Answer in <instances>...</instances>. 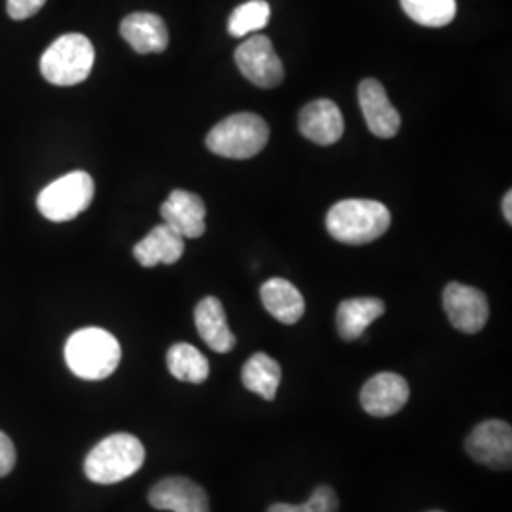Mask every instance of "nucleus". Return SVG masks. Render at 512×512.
Wrapping results in <instances>:
<instances>
[{
  "mask_svg": "<svg viewBox=\"0 0 512 512\" xmlns=\"http://www.w3.org/2000/svg\"><path fill=\"white\" fill-rule=\"evenodd\" d=\"M122 348L107 330L88 327L76 330L67 340L65 361L74 376L82 380H105L118 368Z\"/></svg>",
  "mask_w": 512,
  "mask_h": 512,
  "instance_id": "f257e3e1",
  "label": "nucleus"
},
{
  "mask_svg": "<svg viewBox=\"0 0 512 512\" xmlns=\"http://www.w3.org/2000/svg\"><path fill=\"white\" fill-rule=\"evenodd\" d=\"M391 226V213L374 200H344L334 203L327 215L330 236L346 245H366L382 238Z\"/></svg>",
  "mask_w": 512,
  "mask_h": 512,
  "instance_id": "f03ea898",
  "label": "nucleus"
},
{
  "mask_svg": "<svg viewBox=\"0 0 512 512\" xmlns=\"http://www.w3.org/2000/svg\"><path fill=\"white\" fill-rule=\"evenodd\" d=\"M143 463V442L129 433H116L93 446L84 461V473L95 484H116L135 475Z\"/></svg>",
  "mask_w": 512,
  "mask_h": 512,
  "instance_id": "7ed1b4c3",
  "label": "nucleus"
},
{
  "mask_svg": "<svg viewBox=\"0 0 512 512\" xmlns=\"http://www.w3.org/2000/svg\"><path fill=\"white\" fill-rule=\"evenodd\" d=\"M270 139L268 124L255 112H238L209 131L207 148L230 160H249L262 152Z\"/></svg>",
  "mask_w": 512,
  "mask_h": 512,
  "instance_id": "20e7f679",
  "label": "nucleus"
},
{
  "mask_svg": "<svg viewBox=\"0 0 512 512\" xmlns=\"http://www.w3.org/2000/svg\"><path fill=\"white\" fill-rule=\"evenodd\" d=\"M95 50L90 38L63 35L40 57V73L54 86H76L92 73Z\"/></svg>",
  "mask_w": 512,
  "mask_h": 512,
  "instance_id": "39448f33",
  "label": "nucleus"
},
{
  "mask_svg": "<svg viewBox=\"0 0 512 512\" xmlns=\"http://www.w3.org/2000/svg\"><path fill=\"white\" fill-rule=\"evenodd\" d=\"M95 183L86 171L63 175L38 196V211L52 222H67L84 213L93 202Z\"/></svg>",
  "mask_w": 512,
  "mask_h": 512,
  "instance_id": "423d86ee",
  "label": "nucleus"
},
{
  "mask_svg": "<svg viewBox=\"0 0 512 512\" xmlns=\"http://www.w3.org/2000/svg\"><path fill=\"white\" fill-rule=\"evenodd\" d=\"M234 57L241 74L258 88H277L285 78V69L274 44L264 35H255L241 42Z\"/></svg>",
  "mask_w": 512,
  "mask_h": 512,
  "instance_id": "0eeeda50",
  "label": "nucleus"
},
{
  "mask_svg": "<svg viewBox=\"0 0 512 512\" xmlns=\"http://www.w3.org/2000/svg\"><path fill=\"white\" fill-rule=\"evenodd\" d=\"M465 450L476 463L490 469H511L512 429L501 420L482 421L465 440Z\"/></svg>",
  "mask_w": 512,
  "mask_h": 512,
  "instance_id": "6e6552de",
  "label": "nucleus"
},
{
  "mask_svg": "<svg viewBox=\"0 0 512 512\" xmlns=\"http://www.w3.org/2000/svg\"><path fill=\"white\" fill-rule=\"evenodd\" d=\"M442 306L454 329L476 334L486 327L490 304L482 291L463 283H450L442 294Z\"/></svg>",
  "mask_w": 512,
  "mask_h": 512,
  "instance_id": "1a4fd4ad",
  "label": "nucleus"
},
{
  "mask_svg": "<svg viewBox=\"0 0 512 512\" xmlns=\"http://www.w3.org/2000/svg\"><path fill=\"white\" fill-rule=\"evenodd\" d=\"M148 503L158 511L211 512L209 495L186 476H169L148 492Z\"/></svg>",
  "mask_w": 512,
  "mask_h": 512,
  "instance_id": "9d476101",
  "label": "nucleus"
},
{
  "mask_svg": "<svg viewBox=\"0 0 512 512\" xmlns=\"http://www.w3.org/2000/svg\"><path fill=\"white\" fill-rule=\"evenodd\" d=\"M410 399V385L403 376L380 372L361 389V406L374 418H389L401 412Z\"/></svg>",
  "mask_w": 512,
  "mask_h": 512,
  "instance_id": "9b49d317",
  "label": "nucleus"
},
{
  "mask_svg": "<svg viewBox=\"0 0 512 512\" xmlns=\"http://www.w3.org/2000/svg\"><path fill=\"white\" fill-rule=\"evenodd\" d=\"M359 105L365 116L366 126L382 139H391L401 129V114L387 97L384 84L374 78H366L359 86Z\"/></svg>",
  "mask_w": 512,
  "mask_h": 512,
  "instance_id": "f8f14e48",
  "label": "nucleus"
},
{
  "mask_svg": "<svg viewBox=\"0 0 512 512\" xmlns=\"http://www.w3.org/2000/svg\"><path fill=\"white\" fill-rule=\"evenodd\" d=\"M160 213L164 224L184 239L202 238L205 234V203L198 194L173 190Z\"/></svg>",
  "mask_w": 512,
  "mask_h": 512,
  "instance_id": "ddd939ff",
  "label": "nucleus"
},
{
  "mask_svg": "<svg viewBox=\"0 0 512 512\" xmlns=\"http://www.w3.org/2000/svg\"><path fill=\"white\" fill-rule=\"evenodd\" d=\"M298 126L306 139L323 147L338 143L344 135L342 112L330 99H317L308 103L300 110Z\"/></svg>",
  "mask_w": 512,
  "mask_h": 512,
  "instance_id": "4468645a",
  "label": "nucleus"
},
{
  "mask_svg": "<svg viewBox=\"0 0 512 512\" xmlns=\"http://www.w3.org/2000/svg\"><path fill=\"white\" fill-rule=\"evenodd\" d=\"M120 35L137 54H162L169 44L164 19L150 12H135L120 23Z\"/></svg>",
  "mask_w": 512,
  "mask_h": 512,
  "instance_id": "2eb2a0df",
  "label": "nucleus"
},
{
  "mask_svg": "<svg viewBox=\"0 0 512 512\" xmlns=\"http://www.w3.org/2000/svg\"><path fill=\"white\" fill-rule=\"evenodd\" d=\"M194 321L203 342L213 351L230 353L236 348V336L228 327L226 311L219 298L215 296L203 298L194 311Z\"/></svg>",
  "mask_w": 512,
  "mask_h": 512,
  "instance_id": "dca6fc26",
  "label": "nucleus"
},
{
  "mask_svg": "<svg viewBox=\"0 0 512 512\" xmlns=\"http://www.w3.org/2000/svg\"><path fill=\"white\" fill-rule=\"evenodd\" d=\"M260 298L264 308L283 325H294L302 319L306 302L302 293L291 281L274 277L260 287Z\"/></svg>",
  "mask_w": 512,
  "mask_h": 512,
  "instance_id": "f3484780",
  "label": "nucleus"
},
{
  "mask_svg": "<svg viewBox=\"0 0 512 512\" xmlns=\"http://www.w3.org/2000/svg\"><path fill=\"white\" fill-rule=\"evenodd\" d=\"M133 255L145 268H154L158 264H175L184 255V238L167 224H160L147 238L135 245Z\"/></svg>",
  "mask_w": 512,
  "mask_h": 512,
  "instance_id": "a211bd4d",
  "label": "nucleus"
},
{
  "mask_svg": "<svg viewBox=\"0 0 512 512\" xmlns=\"http://www.w3.org/2000/svg\"><path fill=\"white\" fill-rule=\"evenodd\" d=\"M385 313L380 298H349L336 310V327L342 340L353 342L365 334V330Z\"/></svg>",
  "mask_w": 512,
  "mask_h": 512,
  "instance_id": "6ab92c4d",
  "label": "nucleus"
},
{
  "mask_svg": "<svg viewBox=\"0 0 512 512\" xmlns=\"http://www.w3.org/2000/svg\"><path fill=\"white\" fill-rule=\"evenodd\" d=\"M243 385L260 395L264 401H274L281 384V366L266 353H255L241 370Z\"/></svg>",
  "mask_w": 512,
  "mask_h": 512,
  "instance_id": "aec40b11",
  "label": "nucleus"
},
{
  "mask_svg": "<svg viewBox=\"0 0 512 512\" xmlns=\"http://www.w3.org/2000/svg\"><path fill=\"white\" fill-rule=\"evenodd\" d=\"M167 368L173 378L186 384H203L209 378V361L190 344H175L167 351Z\"/></svg>",
  "mask_w": 512,
  "mask_h": 512,
  "instance_id": "412c9836",
  "label": "nucleus"
},
{
  "mask_svg": "<svg viewBox=\"0 0 512 512\" xmlns=\"http://www.w3.org/2000/svg\"><path fill=\"white\" fill-rule=\"evenodd\" d=\"M406 16L423 27H444L456 18V0H401Z\"/></svg>",
  "mask_w": 512,
  "mask_h": 512,
  "instance_id": "4be33fe9",
  "label": "nucleus"
},
{
  "mask_svg": "<svg viewBox=\"0 0 512 512\" xmlns=\"http://www.w3.org/2000/svg\"><path fill=\"white\" fill-rule=\"evenodd\" d=\"M270 4L266 0H249L238 6L228 19V33L232 37H247L262 31L270 21Z\"/></svg>",
  "mask_w": 512,
  "mask_h": 512,
  "instance_id": "5701e85b",
  "label": "nucleus"
},
{
  "mask_svg": "<svg viewBox=\"0 0 512 512\" xmlns=\"http://www.w3.org/2000/svg\"><path fill=\"white\" fill-rule=\"evenodd\" d=\"M340 501L330 486H319L311 494L310 499L302 505L291 503H275L268 512H338Z\"/></svg>",
  "mask_w": 512,
  "mask_h": 512,
  "instance_id": "b1692460",
  "label": "nucleus"
},
{
  "mask_svg": "<svg viewBox=\"0 0 512 512\" xmlns=\"http://www.w3.org/2000/svg\"><path fill=\"white\" fill-rule=\"evenodd\" d=\"M46 0H6L8 16L16 21L33 18L42 10Z\"/></svg>",
  "mask_w": 512,
  "mask_h": 512,
  "instance_id": "393cba45",
  "label": "nucleus"
},
{
  "mask_svg": "<svg viewBox=\"0 0 512 512\" xmlns=\"http://www.w3.org/2000/svg\"><path fill=\"white\" fill-rule=\"evenodd\" d=\"M16 446L10 440L6 433L0 431V478L10 475L12 469L16 467Z\"/></svg>",
  "mask_w": 512,
  "mask_h": 512,
  "instance_id": "a878e982",
  "label": "nucleus"
},
{
  "mask_svg": "<svg viewBox=\"0 0 512 512\" xmlns=\"http://www.w3.org/2000/svg\"><path fill=\"white\" fill-rule=\"evenodd\" d=\"M511 202L512 192H507V196H505V200H503V215H505V219H507V222H509V224H511L512 222Z\"/></svg>",
  "mask_w": 512,
  "mask_h": 512,
  "instance_id": "bb28decb",
  "label": "nucleus"
},
{
  "mask_svg": "<svg viewBox=\"0 0 512 512\" xmlns=\"http://www.w3.org/2000/svg\"><path fill=\"white\" fill-rule=\"evenodd\" d=\"M429 512H442V511H429Z\"/></svg>",
  "mask_w": 512,
  "mask_h": 512,
  "instance_id": "cd10ccee",
  "label": "nucleus"
}]
</instances>
